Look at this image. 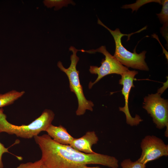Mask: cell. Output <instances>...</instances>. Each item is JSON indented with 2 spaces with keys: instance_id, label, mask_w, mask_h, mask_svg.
I'll return each instance as SVG.
<instances>
[{
  "instance_id": "1",
  "label": "cell",
  "mask_w": 168,
  "mask_h": 168,
  "mask_svg": "<svg viewBox=\"0 0 168 168\" xmlns=\"http://www.w3.org/2000/svg\"><path fill=\"white\" fill-rule=\"evenodd\" d=\"M42 153L41 160L47 168H82L88 164H100L118 168L114 157L97 153L86 154L77 151L69 145L54 141L47 134L34 137Z\"/></svg>"
},
{
  "instance_id": "2",
  "label": "cell",
  "mask_w": 168,
  "mask_h": 168,
  "mask_svg": "<svg viewBox=\"0 0 168 168\" xmlns=\"http://www.w3.org/2000/svg\"><path fill=\"white\" fill-rule=\"evenodd\" d=\"M54 114L51 110L46 109L41 115L27 125H16L7 121L3 110L0 108V133L5 132L25 139H30L46 131L54 119Z\"/></svg>"
},
{
  "instance_id": "3",
  "label": "cell",
  "mask_w": 168,
  "mask_h": 168,
  "mask_svg": "<svg viewBox=\"0 0 168 168\" xmlns=\"http://www.w3.org/2000/svg\"><path fill=\"white\" fill-rule=\"evenodd\" d=\"M97 23L107 29L113 37L115 43V51L113 56L122 65L128 68L141 70L148 71L149 70L145 61V55L147 53L143 51L140 54L137 53L134 49L132 53L126 49L123 45L121 42L122 38L124 36H130L134 33H138L142 30L128 34H123L119 28L113 30L105 25L98 18Z\"/></svg>"
},
{
  "instance_id": "4",
  "label": "cell",
  "mask_w": 168,
  "mask_h": 168,
  "mask_svg": "<svg viewBox=\"0 0 168 168\" xmlns=\"http://www.w3.org/2000/svg\"><path fill=\"white\" fill-rule=\"evenodd\" d=\"M69 50L72 53L70 56L71 63L69 67L68 68H65L60 61L58 62L57 66L67 76L70 90L75 94L78 100V107L76 111V114L77 115L80 116L84 114L86 110L92 111L94 104L92 101L87 100L85 98L82 86L80 82L79 71L76 68L77 64L79 59L77 53L79 50L71 46L69 48Z\"/></svg>"
},
{
  "instance_id": "5",
  "label": "cell",
  "mask_w": 168,
  "mask_h": 168,
  "mask_svg": "<svg viewBox=\"0 0 168 168\" xmlns=\"http://www.w3.org/2000/svg\"><path fill=\"white\" fill-rule=\"evenodd\" d=\"M82 52H86L89 54H94L99 52L102 54L105 58L102 60L101 65L97 66H90L89 71L92 74H97L98 77L93 82H90L88 87L89 89L105 76L112 74H116L120 75L128 70V68L122 65L113 56L108 52L105 46H101L96 49L89 50H80Z\"/></svg>"
},
{
  "instance_id": "6",
  "label": "cell",
  "mask_w": 168,
  "mask_h": 168,
  "mask_svg": "<svg viewBox=\"0 0 168 168\" xmlns=\"http://www.w3.org/2000/svg\"><path fill=\"white\" fill-rule=\"evenodd\" d=\"M157 93L148 94L144 99L143 108L152 118L157 128L162 129L165 127L166 137H168V102Z\"/></svg>"
},
{
  "instance_id": "7",
  "label": "cell",
  "mask_w": 168,
  "mask_h": 168,
  "mask_svg": "<svg viewBox=\"0 0 168 168\" xmlns=\"http://www.w3.org/2000/svg\"><path fill=\"white\" fill-rule=\"evenodd\" d=\"M141 147V155L137 161L145 165L149 161L168 155V145L154 135L145 136L142 140Z\"/></svg>"
},
{
  "instance_id": "8",
  "label": "cell",
  "mask_w": 168,
  "mask_h": 168,
  "mask_svg": "<svg viewBox=\"0 0 168 168\" xmlns=\"http://www.w3.org/2000/svg\"><path fill=\"white\" fill-rule=\"evenodd\" d=\"M138 73V72L135 70H128L121 75V78L119 81V84L123 86L122 92L124 96L125 101L124 106L119 107V110L124 113L126 117V123L131 126L137 125L142 121V120L138 115L136 114L135 117L131 116L128 105L130 91L131 88L134 87L133 81L135 76Z\"/></svg>"
},
{
  "instance_id": "9",
  "label": "cell",
  "mask_w": 168,
  "mask_h": 168,
  "mask_svg": "<svg viewBox=\"0 0 168 168\" xmlns=\"http://www.w3.org/2000/svg\"><path fill=\"white\" fill-rule=\"evenodd\" d=\"M98 141V137L94 131H88L81 138H74L69 145L80 152L92 154L95 153L92 150V146Z\"/></svg>"
},
{
  "instance_id": "10",
  "label": "cell",
  "mask_w": 168,
  "mask_h": 168,
  "mask_svg": "<svg viewBox=\"0 0 168 168\" xmlns=\"http://www.w3.org/2000/svg\"><path fill=\"white\" fill-rule=\"evenodd\" d=\"M45 131L54 141L62 145H69L74 138L61 125L55 126L51 124Z\"/></svg>"
},
{
  "instance_id": "11",
  "label": "cell",
  "mask_w": 168,
  "mask_h": 168,
  "mask_svg": "<svg viewBox=\"0 0 168 168\" xmlns=\"http://www.w3.org/2000/svg\"><path fill=\"white\" fill-rule=\"evenodd\" d=\"M25 93L24 91L13 90L4 94H0V108L12 104Z\"/></svg>"
},
{
  "instance_id": "12",
  "label": "cell",
  "mask_w": 168,
  "mask_h": 168,
  "mask_svg": "<svg viewBox=\"0 0 168 168\" xmlns=\"http://www.w3.org/2000/svg\"><path fill=\"white\" fill-rule=\"evenodd\" d=\"M162 8L160 13L156 14L161 23L163 26L161 28L163 29H168V0H161Z\"/></svg>"
},
{
  "instance_id": "13",
  "label": "cell",
  "mask_w": 168,
  "mask_h": 168,
  "mask_svg": "<svg viewBox=\"0 0 168 168\" xmlns=\"http://www.w3.org/2000/svg\"><path fill=\"white\" fill-rule=\"evenodd\" d=\"M44 5L48 7H55V10H57L63 6H66L69 3L74 4V2L71 0H46L44 1Z\"/></svg>"
},
{
  "instance_id": "14",
  "label": "cell",
  "mask_w": 168,
  "mask_h": 168,
  "mask_svg": "<svg viewBox=\"0 0 168 168\" xmlns=\"http://www.w3.org/2000/svg\"><path fill=\"white\" fill-rule=\"evenodd\" d=\"M155 2L161 4V0H138L136 1L135 3L131 4H126L123 6L121 8L123 9L130 8L132 10V12L134 10L136 11L140 8L141 6L147 3Z\"/></svg>"
},
{
  "instance_id": "15",
  "label": "cell",
  "mask_w": 168,
  "mask_h": 168,
  "mask_svg": "<svg viewBox=\"0 0 168 168\" xmlns=\"http://www.w3.org/2000/svg\"><path fill=\"white\" fill-rule=\"evenodd\" d=\"M122 168H146V166L137 161H133L130 159L124 160L121 163Z\"/></svg>"
},
{
  "instance_id": "16",
  "label": "cell",
  "mask_w": 168,
  "mask_h": 168,
  "mask_svg": "<svg viewBox=\"0 0 168 168\" xmlns=\"http://www.w3.org/2000/svg\"><path fill=\"white\" fill-rule=\"evenodd\" d=\"M16 168H47L43 164L41 160L36 161L34 162H29L20 164Z\"/></svg>"
},
{
  "instance_id": "17",
  "label": "cell",
  "mask_w": 168,
  "mask_h": 168,
  "mask_svg": "<svg viewBox=\"0 0 168 168\" xmlns=\"http://www.w3.org/2000/svg\"><path fill=\"white\" fill-rule=\"evenodd\" d=\"M8 149V148L5 147L0 142V168L4 167V165L2 160V155L5 153H10Z\"/></svg>"
},
{
  "instance_id": "18",
  "label": "cell",
  "mask_w": 168,
  "mask_h": 168,
  "mask_svg": "<svg viewBox=\"0 0 168 168\" xmlns=\"http://www.w3.org/2000/svg\"><path fill=\"white\" fill-rule=\"evenodd\" d=\"M168 87V79L167 81L163 84V86L159 88L157 91V93L161 95Z\"/></svg>"
},
{
  "instance_id": "19",
  "label": "cell",
  "mask_w": 168,
  "mask_h": 168,
  "mask_svg": "<svg viewBox=\"0 0 168 168\" xmlns=\"http://www.w3.org/2000/svg\"><path fill=\"white\" fill-rule=\"evenodd\" d=\"M82 168H102L99 166H96V167H88L87 166H86L83 167Z\"/></svg>"
}]
</instances>
